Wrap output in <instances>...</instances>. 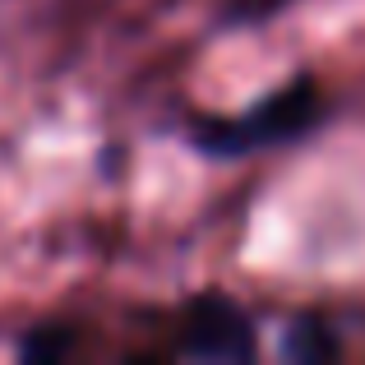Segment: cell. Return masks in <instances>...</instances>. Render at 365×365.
<instances>
[{"label":"cell","mask_w":365,"mask_h":365,"mask_svg":"<svg viewBox=\"0 0 365 365\" xmlns=\"http://www.w3.org/2000/svg\"><path fill=\"white\" fill-rule=\"evenodd\" d=\"M310 329H314V324H305V329H296V338H287V356L310 361V356H329V351H333V338H329V333L310 338Z\"/></svg>","instance_id":"3"},{"label":"cell","mask_w":365,"mask_h":365,"mask_svg":"<svg viewBox=\"0 0 365 365\" xmlns=\"http://www.w3.org/2000/svg\"><path fill=\"white\" fill-rule=\"evenodd\" d=\"M314 120H319V93H314L310 79H301V83H292V88L264 98L250 116L195 125V143L204 153H217V158H241V153L268 148V143L296 139V134H305Z\"/></svg>","instance_id":"1"},{"label":"cell","mask_w":365,"mask_h":365,"mask_svg":"<svg viewBox=\"0 0 365 365\" xmlns=\"http://www.w3.org/2000/svg\"><path fill=\"white\" fill-rule=\"evenodd\" d=\"M185 351L208 361H250L255 356V333L232 301L208 296V301L190 305L185 314Z\"/></svg>","instance_id":"2"}]
</instances>
